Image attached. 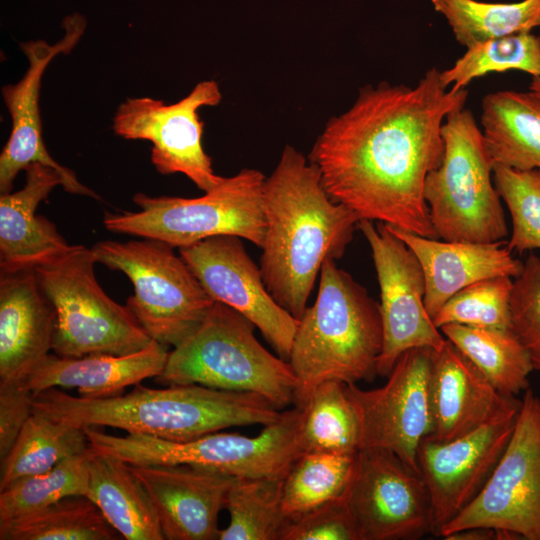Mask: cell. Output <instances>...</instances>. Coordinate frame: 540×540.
I'll return each mask as SVG.
<instances>
[{"instance_id":"cell-1","label":"cell","mask_w":540,"mask_h":540,"mask_svg":"<svg viewBox=\"0 0 540 540\" xmlns=\"http://www.w3.org/2000/svg\"><path fill=\"white\" fill-rule=\"evenodd\" d=\"M467 96L445 86L435 67L414 87L362 88L346 112L327 122L309 156L328 195L360 220L438 238L424 185L444 155L443 123Z\"/></svg>"},{"instance_id":"cell-2","label":"cell","mask_w":540,"mask_h":540,"mask_svg":"<svg viewBox=\"0 0 540 540\" xmlns=\"http://www.w3.org/2000/svg\"><path fill=\"white\" fill-rule=\"evenodd\" d=\"M260 272L276 302L299 319L327 260L342 257L360 218L326 192L319 170L287 145L263 189Z\"/></svg>"},{"instance_id":"cell-3","label":"cell","mask_w":540,"mask_h":540,"mask_svg":"<svg viewBox=\"0 0 540 540\" xmlns=\"http://www.w3.org/2000/svg\"><path fill=\"white\" fill-rule=\"evenodd\" d=\"M33 413L80 427L109 426L130 434L190 441L232 426L276 422L282 411L263 396L198 384L152 389L135 385L119 396L90 399L57 388L32 393Z\"/></svg>"},{"instance_id":"cell-4","label":"cell","mask_w":540,"mask_h":540,"mask_svg":"<svg viewBox=\"0 0 540 540\" xmlns=\"http://www.w3.org/2000/svg\"><path fill=\"white\" fill-rule=\"evenodd\" d=\"M318 286L315 302L299 318L288 360L300 407L323 382L372 379L383 343L379 303L335 260L323 264Z\"/></svg>"},{"instance_id":"cell-5","label":"cell","mask_w":540,"mask_h":540,"mask_svg":"<svg viewBox=\"0 0 540 540\" xmlns=\"http://www.w3.org/2000/svg\"><path fill=\"white\" fill-rule=\"evenodd\" d=\"M254 328L238 311L215 302L198 328L169 352L156 379L167 386L252 392L278 409L294 403L297 379L290 363L264 348Z\"/></svg>"},{"instance_id":"cell-6","label":"cell","mask_w":540,"mask_h":540,"mask_svg":"<svg viewBox=\"0 0 540 540\" xmlns=\"http://www.w3.org/2000/svg\"><path fill=\"white\" fill-rule=\"evenodd\" d=\"M444 155L425 181L424 198L437 237L445 241L501 242L508 236L494 164L473 113L462 107L442 126Z\"/></svg>"},{"instance_id":"cell-7","label":"cell","mask_w":540,"mask_h":540,"mask_svg":"<svg viewBox=\"0 0 540 540\" xmlns=\"http://www.w3.org/2000/svg\"><path fill=\"white\" fill-rule=\"evenodd\" d=\"M303 407L281 417L254 437L210 433L190 441H168L142 434L120 437L84 426L89 445L129 465H190L234 478L285 477L303 453L300 443Z\"/></svg>"},{"instance_id":"cell-8","label":"cell","mask_w":540,"mask_h":540,"mask_svg":"<svg viewBox=\"0 0 540 540\" xmlns=\"http://www.w3.org/2000/svg\"><path fill=\"white\" fill-rule=\"evenodd\" d=\"M265 176L242 169L201 197L133 196L137 212L107 213L110 232L156 239L183 248L219 235L246 239L261 248L266 223L263 211Z\"/></svg>"},{"instance_id":"cell-9","label":"cell","mask_w":540,"mask_h":540,"mask_svg":"<svg viewBox=\"0 0 540 540\" xmlns=\"http://www.w3.org/2000/svg\"><path fill=\"white\" fill-rule=\"evenodd\" d=\"M91 248L74 247L34 268L44 295L56 311L54 354L126 355L154 341L125 305L111 299L97 282Z\"/></svg>"},{"instance_id":"cell-10","label":"cell","mask_w":540,"mask_h":540,"mask_svg":"<svg viewBox=\"0 0 540 540\" xmlns=\"http://www.w3.org/2000/svg\"><path fill=\"white\" fill-rule=\"evenodd\" d=\"M97 263L121 271L134 293L126 306L153 341L176 347L201 324L215 303L169 244L143 238L104 240L91 247Z\"/></svg>"},{"instance_id":"cell-11","label":"cell","mask_w":540,"mask_h":540,"mask_svg":"<svg viewBox=\"0 0 540 540\" xmlns=\"http://www.w3.org/2000/svg\"><path fill=\"white\" fill-rule=\"evenodd\" d=\"M474 527L496 530L497 539L540 540V398L529 388L490 477L438 536Z\"/></svg>"},{"instance_id":"cell-12","label":"cell","mask_w":540,"mask_h":540,"mask_svg":"<svg viewBox=\"0 0 540 540\" xmlns=\"http://www.w3.org/2000/svg\"><path fill=\"white\" fill-rule=\"evenodd\" d=\"M341 499L359 540H417L432 534L431 499L422 476L388 450L356 453Z\"/></svg>"},{"instance_id":"cell-13","label":"cell","mask_w":540,"mask_h":540,"mask_svg":"<svg viewBox=\"0 0 540 540\" xmlns=\"http://www.w3.org/2000/svg\"><path fill=\"white\" fill-rule=\"evenodd\" d=\"M358 228L370 247L380 289L383 343L376 373L387 377L407 350L439 351L446 338L426 310L425 277L414 252L384 223L360 220Z\"/></svg>"},{"instance_id":"cell-14","label":"cell","mask_w":540,"mask_h":540,"mask_svg":"<svg viewBox=\"0 0 540 540\" xmlns=\"http://www.w3.org/2000/svg\"><path fill=\"white\" fill-rule=\"evenodd\" d=\"M433 352L429 347L407 350L379 388L363 390L356 384H346L359 424V450H388L420 474L419 446L431 431L429 378Z\"/></svg>"},{"instance_id":"cell-15","label":"cell","mask_w":540,"mask_h":540,"mask_svg":"<svg viewBox=\"0 0 540 540\" xmlns=\"http://www.w3.org/2000/svg\"><path fill=\"white\" fill-rule=\"evenodd\" d=\"M222 94L214 80L199 82L191 92L173 104L150 97L127 99L118 107L115 133L127 140H148L153 144L151 161L164 175L181 173L199 189L208 192L225 177L214 172L212 160L201 140L204 123L198 110L215 106Z\"/></svg>"},{"instance_id":"cell-16","label":"cell","mask_w":540,"mask_h":540,"mask_svg":"<svg viewBox=\"0 0 540 540\" xmlns=\"http://www.w3.org/2000/svg\"><path fill=\"white\" fill-rule=\"evenodd\" d=\"M520 407L517 400L482 426L447 442L423 439L418 465L431 499L433 535L483 488L511 438Z\"/></svg>"},{"instance_id":"cell-17","label":"cell","mask_w":540,"mask_h":540,"mask_svg":"<svg viewBox=\"0 0 540 540\" xmlns=\"http://www.w3.org/2000/svg\"><path fill=\"white\" fill-rule=\"evenodd\" d=\"M179 254L215 302L247 318L279 357L289 360L299 319L269 293L260 268L252 261L241 238L219 235L187 247Z\"/></svg>"},{"instance_id":"cell-18","label":"cell","mask_w":540,"mask_h":540,"mask_svg":"<svg viewBox=\"0 0 540 540\" xmlns=\"http://www.w3.org/2000/svg\"><path fill=\"white\" fill-rule=\"evenodd\" d=\"M65 34L51 45L43 40L20 44L28 60V68L20 81L2 87V95L10 113V136L0 154V192L12 191L21 170L32 163H42L62 173L68 181L69 193L100 199L83 185L70 169L60 165L49 154L42 137L39 95L42 75L50 61L59 54L69 53L78 43L86 27L85 18L75 12L63 20Z\"/></svg>"},{"instance_id":"cell-19","label":"cell","mask_w":540,"mask_h":540,"mask_svg":"<svg viewBox=\"0 0 540 540\" xmlns=\"http://www.w3.org/2000/svg\"><path fill=\"white\" fill-rule=\"evenodd\" d=\"M129 467L146 490L166 540L219 539L218 515L234 477L183 464Z\"/></svg>"},{"instance_id":"cell-20","label":"cell","mask_w":540,"mask_h":540,"mask_svg":"<svg viewBox=\"0 0 540 540\" xmlns=\"http://www.w3.org/2000/svg\"><path fill=\"white\" fill-rule=\"evenodd\" d=\"M429 399L431 431L427 437L438 442L475 430L518 400L499 392L448 339L433 352Z\"/></svg>"},{"instance_id":"cell-21","label":"cell","mask_w":540,"mask_h":540,"mask_svg":"<svg viewBox=\"0 0 540 540\" xmlns=\"http://www.w3.org/2000/svg\"><path fill=\"white\" fill-rule=\"evenodd\" d=\"M55 328L34 268L1 272L0 382H24L53 351Z\"/></svg>"},{"instance_id":"cell-22","label":"cell","mask_w":540,"mask_h":540,"mask_svg":"<svg viewBox=\"0 0 540 540\" xmlns=\"http://www.w3.org/2000/svg\"><path fill=\"white\" fill-rule=\"evenodd\" d=\"M24 170V187L0 196L1 272L35 268L74 247L51 221L36 214L39 203L57 185L69 191L67 179L58 170L42 163H32Z\"/></svg>"},{"instance_id":"cell-23","label":"cell","mask_w":540,"mask_h":540,"mask_svg":"<svg viewBox=\"0 0 540 540\" xmlns=\"http://www.w3.org/2000/svg\"><path fill=\"white\" fill-rule=\"evenodd\" d=\"M387 225V224H386ZM416 255L425 284V307L433 318L442 305L463 288L492 277H517L523 262L495 243L445 241L423 237L387 225Z\"/></svg>"},{"instance_id":"cell-24","label":"cell","mask_w":540,"mask_h":540,"mask_svg":"<svg viewBox=\"0 0 540 540\" xmlns=\"http://www.w3.org/2000/svg\"><path fill=\"white\" fill-rule=\"evenodd\" d=\"M167 347L154 341L145 349L126 355L49 354L22 383L32 393L62 387L77 388L80 397L90 399L119 396L127 387L161 374L169 354Z\"/></svg>"},{"instance_id":"cell-25","label":"cell","mask_w":540,"mask_h":540,"mask_svg":"<svg viewBox=\"0 0 540 540\" xmlns=\"http://www.w3.org/2000/svg\"><path fill=\"white\" fill-rule=\"evenodd\" d=\"M89 489L92 500L126 540H164L155 508L127 463L90 447Z\"/></svg>"},{"instance_id":"cell-26","label":"cell","mask_w":540,"mask_h":540,"mask_svg":"<svg viewBox=\"0 0 540 540\" xmlns=\"http://www.w3.org/2000/svg\"><path fill=\"white\" fill-rule=\"evenodd\" d=\"M482 134L492 162L517 170H540V98L503 90L482 101Z\"/></svg>"},{"instance_id":"cell-27","label":"cell","mask_w":540,"mask_h":540,"mask_svg":"<svg viewBox=\"0 0 540 540\" xmlns=\"http://www.w3.org/2000/svg\"><path fill=\"white\" fill-rule=\"evenodd\" d=\"M439 329L502 394L516 396L529 388L533 365L511 330L461 324Z\"/></svg>"},{"instance_id":"cell-28","label":"cell","mask_w":540,"mask_h":540,"mask_svg":"<svg viewBox=\"0 0 540 540\" xmlns=\"http://www.w3.org/2000/svg\"><path fill=\"white\" fill-rule=\"evenodd\" d=\"M83 427L33 413L1 463L0 491L15 481L46 472L89 449Z\"/></svg>"},{"instance_id":"cell-29","label":"cell","mask_w":540,"mask_h":540,"mask_svg":"<svg viewBox=\"0 0 540 540\" xmlns=\"http://www.w3.org/2000/svg\"><path fill=\"white\" fill-rule=\"evenodd\" d=\"M120 536L86 496L66 497L0 524L1 540H118Z\"/></svg>"},{"instance_id":"cell-30","label":"cell","mask_w":540,"mask_h":540,"mask_svg":"<svg viewBox=\"0 0 540 540\" xmlns=\"http://www.w3.org/2000/svg\"><path fill=\"white\" fill-rule=\"evenodd\" d=\"M284 477L235 478L225 498L230 515L220 540H282L289 523L282 509Z\"/></svg>"},{"instance_id":"cell-31","label":"cell","mask_w":540,"mask_h":540,"mask_svg":"<svg viewBox=\"0 0 540 540\" xmlns=\"http://www.w3.org/2000/svg\"><path fill=\"white\" fill-rule=\"evenodd\" d=\"M302 407L300 443L303 453L354 455L358 452L359 424L345 383H321Z\"/></svg>"},{"instance_id":"cell-32","label":"cell","mask_w":540,"mask_h":540,"mask_svg":"<svg viewBox=\"0 0 540 540\" xmlns=\"http://www.w3.org/2000/svg\"><path fill=\"white\" fill-rule=\"evenodd\" d=\"M447 20L457 42L469 47L490 39L531 32L540 26V0L490 3L477 0H431Z\"/></svg>"},{"instance_id":"cell-33","label":"cell","mask_w":540,"mask_h":540,"mask_svg":"<svg viewBox=\"0 0 540 540\" xmlns=\"http://www.w3.org/2000/svg\"><path fill=\"white\" fill-rule=\"evenodd\" d=\"M355 455L304 452L283 479L282 509L289 520L342 497Z\"/></svg>"},{"instance_id":"cell-34","label":"cell","mask_w":540,"mask_h":540,"mask_svg":"<svg viewBox=\"0 0 540 540\" xmlns=\"http://www.w3.org/2000/svg\"><path fill=\"white\" fill-rule=\"evenodd\" d=\"M89 450L90 447L46 472L19 479L0 491V524L39 511L66 497L87 496Z\"/></svg>"},{"instance_id":"cell-35","label":"cell","mask_w":540,"mask_h":540,"mask_svg":"<svg viewBox=\"0 0 540 540\" xmlns=\"http://www.w3.org/2000/svg\"><path fill=\"white\" fill-rule=\"evenodd\" d=\"M509 70L540 76L539 36L525 32L469 46L452 67L441 71V79L448 88L460 90L476 78Z\"/></svg>"},{"instance_id":"cell-36","label":"cell","mask_w":540,"mask_h":540,"mask_svg":"<svg viewBox=\"0 0 540 540\" xmlns=\"http://www.w3.org/2000/svg\"><path fill=\"white\" fill-rule=\"evenodd\" d=\"M513 279L497 276L475 282L449 298L432 318L435 326L461 324L510 330Z\"/></svg>"},{"instance_id":"cell-37","label":"cell","mask_w":540,"mask_h":540,"mask_svg":"<svg viewBox=\"0 0 540 540\" xmlns=\"http://www.w3.org/2000/svg\"><path fill=\"white\" fill-rule=\"evenodd\" d=\"M493 180L511 216L507 247L518 253L540 250V170L495 165Z\"/></svg>"},{"instance_id":"cell-38","label":"cell","mask_w":540,"mask_h":540,"mask_svg":"<svg viewBox=\"0 0 540 540\" xmlns=\"http://www.w3.org/2000/svg\"><path fill=\"white\" fill-rule=\"evenodd\" d=\"M510 314V330L540 372V257L532 252L513 280Z\"/></svg>"},{"instance_id":"cell-39","label":"cell","mask_w":540,"mask_h":540,"mask_svg":"<svg viewBox=\"0 0 540 540\" xmlns=\"http://www.w3.org/2000/svg\"><path fill=\"white\" fill-rule=\"evenodd\" d=\"M282 540H359L341 498L289 520Z\"/></svg>"},{"instance_id":"cell-40","label":"cell","mask_w":540,"mask_h":540,"mask_svg":"<svg viewBox=\"0 0 540 540\" xmlns=\"http://www.w3.org/2000/svg\"><path fill=\"white\" fill-rule=\"evenodd\" d=\"M32 392L22 382H0V462L33 414Z\"/></svg>"},{"instance_id":"cell-41","label":"cell","mask_w":540,"mask_h":540,"mask_svg":"<svg viewBox=\"0 0 540 540\" xmlns=\"http://www.w3.org/2000/svg\"><path fill=\"white\" fill-rule=\"evenodd\" d=\"M448 540H489L497 539V532L494 529L474 527L454 532L445 537Z\"/></svg>"},{"instance_id":"cell-42","label":"cell","mask_w":540,"mask_h":540,"mask_svg":"<svg viewBox=\"0 0 540 540\" xmlns=\"http://www.w3.org/2000/svg\"><path fill=\"white\" fill-rule=\"evenodd\" d=\"M529 90L540 98V76L532 77Z\"/></svg>"}]
</instances>
